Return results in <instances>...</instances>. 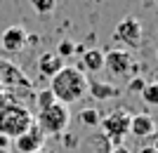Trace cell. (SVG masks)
Returning a JSON list of instances; mask_svg holds the SVG:
<instances>
[{
  "mask_svg": "<svg viewBox=\"0 0 158 153\" xmlns=\"http://www.w3.org/2000/svg\"><path fill=\"white\" fill-rule=\"evenodd\" d=\"M87 83L90 78L78 66H64L54 78H50V90L59 104L71 106L87 94Z\"/></svg>",
  "mask_w": 158,
  "mask_h": 153,
  "instance_id": "obj_1",
  "label": "cell"
},
{
  "mask_svg": "<svg viewBox=\"0 0 158 153\" xmlns=\"http://www.w3.org/2000/svg\"><path fill=\"white\" fill-rule=\"evenodd\" d=\"M33 127V113L21 104L2 101L0 104V137L17 139Z\"/></svg>",
  "mask_w": 158,
  "mask_h": 153,
  "instance_id": "obj_2",
  "label": "cell"
},
{
  "mask_svg": "<svg viewBox=\"0 0 158 153\" xmlns=\"http://www.w3.org/2000/svg\"><path fill=\"white\" fill-rule=\"evenodd\" d=\"M33 123L45 137H61V134L69 130V123H71V111L64 104H52L45 111H38V115H33Z\"/></svg>",
  "mask_w": 158,
  "mask_h": 153,
  "instance_id": "obj_3",
  "label": "cell"
},
{
  "mask_svg": "<svg viewBox=\"0 0 158 153\" xmlns=\"http://www.w3.org/2000/svg\"><path fill=\"white\" fill-rule=\"evenodd\" d=\"M130 118H132V113L127 111V108L120 106V108L111 111L109 115H104V118L99 120L102 134L109 139L111 146H120V144L125 141V137L130 134Z\"/></svg>",
  "mask_w": 158,
  "mask_h": 153,
  "instance_id": "obj_4",
  "label": "cell"
},
{
  "mask_svg": "<svg viewBox=\"0 0 158 153\" xmlns=\"http://www.w3.org/2000/svg\"><path fill=\"white\" fill-rule=\"evenodd\" d=\"M113 40L123 45V50H137L142 45V40H144V26H142V21L137 17H123V19L116 24L113 28Z\"/></svg>",
  "mask_w": 158,
  "mask_h": 153,
  "instance_id": "obj_5",
  "label": "cell"
},
{
  "mask_svg": "<svg viewBox=\"0 0 158 153\" xmlns=\"http://www.w3.org/2000/svg\"><path fill=\"white\" fill-rule=\"evenodd\" d=\"M104 68L116 78H132V73L137 71V61H135L132 52L118 47V50L104 52Z\"/></svg>",
  "mask_w": 158,
  "mask_h": 153,
  "instance_id": "obj_6",
  "label": "cell"
},
{
  "mask_svg": "<svg viewBox=\"0 0 158 153\" xmlns=\"http://www.w3.org/2000/svg\"><path fill=\"white\" fill-rule=\"evenodd\" d=\"M45 139L47 137L40 132L38 127H35V123H33V127L28 132H24L21 137L14 139V148L19 153H35V151H40V148L45 146Z\"/></svg>",
  "mask_w": 158,
  "mask_h": 153,
  "instance_id": "obj_7",
  "label": "cell"
},
{
  "mask_svg": "<svg viewBox=\"0 0 158 153\" xmlns=\"http://www.w3.org/2000/svg\"><path fill=\"white\" fill-rule=\"evenodd\" d=\"M35 66H38V73L43 78H54L64 68V59L57 52H43L38 57V61H35Z\"/></svg>",
  "mask_w": 158,
  "mask_h": 153,
  "instance_id": "obj_8",
  "label": "cell"
},
{
  "mask_svg": "<svg viewBox=\"0 0 158 153\" xmlns=\"http://www.w3.org/2000/svg\"><path fill=\"white\" fill-rule=\"evenodd\" d=\"M2 47H5V52H19L24 50V45L28 42V33L24 31L21 26H10L2 31Z\"/></svg>",
  "mask_w": 158,
  "mask_h": 153,
  "instance_id": "obj_9",
  "label": "cell"
},
{
  "mask_svg": "<svg viewBox=\"0 0 158 153\" xmlns=\"http://www.w3.org/2000/svg\"><path fill=\"white\" fill-rule=\"evenodd\" d=\"M130 134L144 139V137H153L156 134V120L149 113H135L130 118Z\"/></svg>",
  "mask_w": 158,
  "mask_h": 153,
  "instance_id": "obj_10",
  "label": "cell"
},
{
  "mask_svg": "<svg viewBox=\"0 0 158 153\" xmlns=\"http://www.w3.org/2000/svg\"><path fill=\"white\" fill-rule=\"evenodd\" d=\"M78 68L83 71V73H97V71H104V50H99V47L83 50V59H80Z\"/></svg>",
  "mask_w": 158,
  "mask_h": 153,
  "instance_id": "obj_11",
  "label": "cell"
},
{
  "mask_svg": "<svg viewBox=\"0 0 158 153\" xmlns=\"http://www.w3.org/2000/svg\"><path fill=\"white\" fill-rule=\"evenodd\" d=\"M17 85L31 87V83H28V78H24V75L19 73L17 66H12V64H0V90H2V87L12 90V87H17Z\"/></svg>",
  "mask_w": 158,
  "mask_h": 153,
  "instance_id": "obj_12",
  "label": "cell"
},
{
  "mask_svg": "<svg viewBox=\"0 0 158 153\" xmlns=\"http://www.w3.org/2000/svg\"><path fill=\"white\" fill-rule=\"evenodd\" d=\"M87 94L97 101H109L120 97V87L111 85V83H102V80H90L87 83Z\"/></svg>",
  "mask_w": 158,
  "mask_h": 153,
  "instance_id": "obj_13",
  "label": "cell"
},
{
  "mask_svg": "<svg viewBox=\"0 0 158 153\" xmlns=\"http://www.w3.org/2000/svg\"><path fill=\"white\" fill-rule=\"evenodd\" d=\"M28 5L35 14L40 17H50L54 12V7H57V0H28Z\"/></svg>",
  "mask_w": 158,
  "mask_h": 153,
  "instance_id": "obj_14",
  "label": "cell"
},
{
  "mask_svg": "<svg viewBox=\"0 0 158 153\" xmlns=\"http://www.w3.org/2000/svg\"><path fill=\"white\" fill-rule=\"evenodd\" d=\"M142 101H144L146 106H156L158 104V83H146L144 90L139 92Z\"/></svg>",
  "mask_w": 158,
  "mask_h": 153,
  "instance_id": "obj_15",
  "label": "cell"
},
{
  "mask_svg": "<svg viewBox=\"0 0 158 153\" xmlns=\"http://www.w3.org/2000/svg\"><path fill=\"white\" fill-rule=\"evenodd\" d=\"M87 144L94 148V153H111V148H113L104 134H92V137H87Z\"/></svg>",
  "mask_w": 158,
  "mask_h": 153,
  "instance_id": "obj_16",
  "label": "cell"
},
{
  "mask_svg": "<svg viewBox=\"0 0 158 153\" xmlns=\"http://www.w3.org/2000/svg\"><path fill=\"white\" fill-rule=\"evenodd\" d=\"M52 104H57V99H54L52 90L47 87V90H40L38 94H35V106H38V111H45V108H50Z\"/></svg>",
  "mask_w": 158,
  "mask_h": 153,
  "instance_id": "obj_17",
  "label": "cell"
},
{
  "mask_svg": "<svg viewBox=\"0 0 158 153\" xmlns=\"http://www.w3.org/2000/svg\"><path fill=\"white\" fill-rule=\"evenodd\" d=\"M99 120H102V113L97 108H83L80 111V123L87 127H99Z\"/></svg>",
  "mask_w": 158,
  "mask_h": 153,
  "instance_id": "obj_18",
  "label": "cell"
},
{
  "mask_svg": "<svg viewBox=\"0 0 158 153\" xmlns=\"http://www.w3.org/2000/svg\"><path fill=\"white\" fill-rule=\"evenodd\" d=\"M76 50H78V47L73 45L71 40H61V42H59V47H57V54H59L61 59H66V57L76 54Z\"/></svg>",
  "mask_w": 158,
  "mask_h": 153,
  "instance_id": "obj_19",
  "label": "cell"
},
{
  "mask_svg": "<svg viewBox=\"0 0 158 153\" xmlns=\"http://www.w3.org/2000/svg\"><path fill=\"white\" fill-rule=\"evenodd\" d=\"M144 85H146V80H144V78H137V75H135V78H130V80H127V92L139 94L142 90H144Z\"/></svg>",
  "mask_w": 158,
  "mask_h": 153,
  "instance_id": "obj_20",
  "label": "cell"
},
{
  "mask_svg": "<svg viewBox=\"0 0 158 153\" xmlns=\"http://www.w3.org/2000/svg\"><path fill=\"white\" fill-rule=\"evenodd\" d=\"M61 137H64V146H66V148H78V146H80V137H78V134H73V132H69V130H66Z\"/></svg>",
  "mask_w": 158,
  "mask_h": 153,
  "instance_id": "obj_21",
  "label": "cell"
},
{
  "mask_svg": "<svg viewBox=\"0 0 158 153\" xmlns=\"http://www.w3.org/2000/svg\"><path fill=\"white\" fill-rule=\"evenodd\" d=\"M0 153H12V146H10V139L0 137Z\"/></svg>",
  "mask_w": 158,
  "mask_h": 153,
  "instance_id": "obj_22",
  "label": "cell"
},
{
  "mask_svg": "<svg viewBox=\"0 0 158 153\" xmlns=\"http://www.w3.org/2000/svg\"><path fill=\"white\" fill-rule=\"evenodd\" d=\"M137 153H158V148H156V144H149V146H142Z\"/></svg>",
  "mask_w": 158,
  "mask_h": 153,
  "instance_id": "obj_23",
  "label": "cell"
},
{
  "mask_svg": "<svg viewBox=\"0 0 158 153\" xmlns=\"http://www.w3.org/2000/svg\"><path fill=\"white\" fill-rule=\"evenodd\" d=\"M111 153H130V148H127L125 144H120V146H113Z\"/></svg>",
  "mask_w": 158,
  "mask_h": 153,
  "instance_id": "obj_24",
  "label": "cell"
},
{
  "mask_svg": "<svg viewBox=\"0 0 158 153\" xmlns=\"http://www.w3.org/2000/svg\"><path fill=\"white\" fill-rule=\"evenodd\" d=\"M35 153H57V151H54V148H47V146H43L40 151H35Z\"/></svg>",
  "mask_w": 158,
  "mask_h": 153,
  "instance_id": "obj_25",
  "label": "cell"
},
{
  "mask_svg": "<svg viewBox=\"0 0 158 153\" xmlns=\"http://www.w3.org/2000/svg\"><path fill=\"white\" fill-rule=\"evenodd\" d=\"M2 101H5V97H2V90H0V104H2Z\"/></svg>",
  "mask_w": 158,
  "mask_h": 153,
  "instance_id": "obj_26",
  "label": "cell"
}]
</instances>
